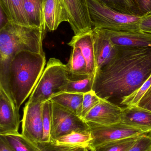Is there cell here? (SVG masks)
<instances>
[{"label": "cell", "mask_w": 151, "mask_h": 151, "mask_svg": "<svg viewBox=\"0 0 151 151\" xmlns=\"http://www.w3.org/2000/svg\"><path fill=\"white\" fill-rule=\"evenodd\" d=\"M140 29L142 32L151 33V14L142 17Z\"/></svg>", "instance_id": "33"}, {"label": "cell", "mask_w": 151, "mask_h": 151, "mask_svg": "<svg viewBox=\"0 0 151 151\" xmlns=\"http://www.w3.org/2000/svg\"><path fill=\"white\" fill-rule=\"evenodd\" d=\"M83 94L62 92L52 97L50 100L82 118Z\"/></svg>", "instance_id": "19"}, {"label": "cell", "mask_w": 151, "mask_h": 151, "mask_svg": "<svg viewBox=\"0 0 151 151\" xmlns=\"http://www.w3.org/2000/svg\"><path fill=\"white\" fill-rule=\"evenodd\" d=\"M122 108L111 101L101 99L100 102L84 118L86 122L103 125H111L121 122Z\"/></svg>", "instance_id": "11"}, {"label": "cell", "mask_w": 151, "mask_h": 151, "mask_svg": "<svg viewBox=\"0 0 151 151\" xmlns=\"http://www.w3.org/2000/svg\"><path fill=\"white\" fill-rule=\"evenodd\" d=\"M101 98L93 90L83 94L82 118L83 119L95 106L100 102Z\"/></svg>", "instance_id": "28"}, {"label": "cell", "mask_w": 151, "mask_h": 151, "mask_svg": "<svg viewBox=\"0 0 151 151\" xmlns=\"http://www.w3.org/2000/svg\"><path fill=\"white\" fill-rule=\"evenodd\" d=\"M1 19H0V28L4 26L6 24L8 23V19L2 10L1 9Z\"/></svg>", "instance_id": "34"}, {"label": "cell", "mask_w": 151, "mask_h": 151, "mask_svg": "<svg viewBox=\"0 0 151 151\" xmlns=\"http://www.w3.org/2000/svg\"><path fill=\"white\" fill-rule=\"evenodd\" d=\"M0 138L13 151H40L36 145L19 133L0 135Z\"/></svg>", "instance_id": "22"}, {"label": "cell", "mask_w": 151, "mask_h": 151, "mask_svg": "<svg viewBox=\"0 0 151 151\" xmlns=\"http://www.w3.org/2000/svg\"><path fill=\"white\" fill-rule=\"evenodd\" d=\"M37 146L40 151H92L89 148L65 147L57 145L52 142H41Z\"/></svg>", "instance_id": "29"}, {"label": "cell", "mask_w": 151, "mask_h": 151, "mask_svg": "<svg viewBox=\"0 0 151 151\" xmlns=\"http://www.w3.org/2000/svg\"><path fill=\"white\" fill-rule=\"evenodd\" d=\"M43 104L27 102L23 110L21 134L37 145L41 142L43 136Z\"/></svg>", "instance_id": "8"}, {"label": "cell", "mask_w": 151, "mask_h": 151, "mask_svg": "<svg viewBox=\"0 0 151 151\" xmlns=\"http://www.w3.org/2000/svg\"><path fill=\"white\" fill-rule=\"evenodd\" d=\"M139 137L110 142L96 147L92 151H127L134 145Z\"/></svg>", "instance_id": "25"}, {"label": "cell", "mask_w": 151, "mask_h": 151, "mask_svg": "<svg viewBox=\"0 0 151 151\" xmlns=\"http://www.w3.org/2000/svg\"><path fill=\"white\" fill-rule=\"evenodd\" d=\"M151 85V76L149 79L132 94L121 99L120 104L126 106H137Z\"/></svg>", "instance_id": "26"}, {"label": "cell", "mask_w": 151, "mask_h": 151, "mask_svg": "<svg viewBox=\"0 0 151 151\" xmlns=\"http://www.w3.org/2000/svg\"><path fill=\"white\" fill-rule=\"evenodd\" d=\"M52 102L51 142L73 131L90 130L83 119L69 110Z\"/></svg>", "instance_id": "7"}, {"label": "cell", "mask_w": 151, "mask_h": 151, "mask_svg": "<svg viewBox=\"0 0 151 151\" xmlns=\"http://www.w3.org/2000/svg\"><path fill=\"white\" fill-rule=\"evenodd\" d=\"M46 31L8 22L0 28V63L21 51L45 55L43 42Z\"/></svg>", "instance_id": "3"}, {"label": "cell", "mask_w": 151, "mask_h": 151, "mask_svg": "<svg viewBox=\"0 0 151 151\" xmlns=\"http://www.w3.org/2000/svg\"><path fill=\"white\" fill-rule=\"evenodd\" d=\"M127 151H151V136L147 134L139 137L134 145Z\"/></svg>", "instance_id": "30"}, {"label": "cell", "mask_w": 151, "mask_h": 151, "mask_svg": "<svg viewBox=\"0 0 151 151\" xmlns=\"http://www.w3.org/2000/svg\"><path fill=\"white\" fill-rule=\"evenodd\" d=\"M92 31L74 35L68 45L72 47H76L80 49L86 60L88 72L90 76L95 77L96 73L95 58Z\"/></svg>", "instance_id": "16"}, {"label": "cell", "mask_w": 151, "mask_h": 151, "mask_svg": "<svg viewBox=\"0 0 151 151\" xmlns=\"http://www.w3.org/2000/svg\"><path fill=\"white\" fill-rule=\"evenodd\" d=\"M42 11L46 31H55L62 22L70 21L64 0H43Z\"/></svg>", "instance_id": "13"}, {"label": "cell", "mask_w": 151, "mask_h": 151, "mask_svg": "<svg viewBox=\"0 0 151 151\" xmlns=\"http://www.w3.org/2000/svg\"><path fill=\"white\" fill-rule=\"evenodd\" d=\"M0 151H13L12 150L3 140L0 138Z\"/></svg>", "instance_id": "35"}, {"label": "cell", "mask_w": 151, "mask_h": 151, "mask_svg": "<svg viewBox=\"0 0 151 151\" xmlns=\"http://www.w3.org/2000/svg\"><path fill=\"white\" fill-rule=\"evenodd\" d=\"M95 77L88 76L83 79L68 80L67 83L63 87L62 92L84 94L93 90Z\"/></svg>", "instance_id": "24"}, {"label": "cell", "mask_w": 151, "mask_h": 151, "mask_svg": "<svg viewBox=\"0 0 151 151\" xmlns=\"http://www.w3.org/2000/svg\"><path fill=\"white\" fill-rule=\"evenodd\" d=\"M139 5L142 17L151 14V0H139Z\"/></svg>", "instance_id": "32"}, {"label": "cell", "mask_w": 151, "mask_h": 151, "mask_svg": "<svg viewBox=\"0 0 151 151\" xmlns=\"http://www.w3.org/2000/svg\"><path fill=\"white\" fill-rule=\"evenodd\" d=\"M92 139V134L89 130L73 131L67 134L62 136L52 142L57 145L65 147L90 148V145Z\"/></svg>", "instance_id": "20"}, {"label": "cell", "mask_w": 151, "mask_h": 151, "mask_svg": "<svg viewBox=\"0 0 151 151\" xmlns=\"http://www.w3.org/2000/svg\"><path fill=\"white\" fill-rule=\"evenodd\" d=\"M137 106L151 112V85Z\"/></svg>", "instance_id": "31"}, {"label": "cell", "mask_w": 151, "mask_h": 151, "mask_svg": "<svg viewBox=\"0 0 151 151\" xmlns=\"http://www.w3.org/2000/svg\"><path fill=\"white\" fill-rule=\"evenodd\" d=\"M111 9L121 13L141 17L139 0H97Z\"/></svg>", "instance_id": "23"}, {"label": "cell", "mask_w": 151, "mask_h": 151, "mask_svg": "<svg viewBox=\"0 0 151 151\" xmlns=\"http://www.w3.org/2000/svg\"><path fill=\"white\" fill-rule=\"evenodd\" d=\"M151 76V48L116 46L112 59L96 73L93 90L101 99L121 101Z\"/></svg>", "instance_id": "1"}, {"label": "cell", "mask_w": 151, "mask_h": 151, "mask_svg": "<svg viewBox=\"0 0 151 151\" xmlns=\"http://www.w3.org/2000/svg\"><path fill=\"white\" fill-rule=\"evenodd\" d=\"M96 63V73L106 65L115 55L116 46L111 42L105 31L93 28L92 31Z\"/></svg>", "instance_id": "12"}, {"label": "cell", "mask_w": 151, "mask_h": 151, "mask_svg": "<svg viewBox=\"0 0 151 151\" xmlns=\"http://www.w3.org/2000/svg\"><path fill=\"white\" fill-rule=\"evenodd\" d=\"M88 3L93 28L117 32L142 31L140 23L142 17L121 13L97 0H88Z\"/></svg>", "instance_id": "4"}, {"label": "cell", "mask_w": 151, "mask_h": 151, "mask_svg": "<svg viewBox=\"0 0 151 151\" xmlns=\"http://www.w3.org/2000/svg\"><path fill=\"white\" fill-rule=\"evenodd\" d=\"M52 102L51 100L43 103V136L42 142H51Z\"/></svg>", "instance_id": "27"}, {"label": "cell", "mask_w": 151, "mask_h": 151, "mask_svg": "<svg viewBox=\"0 0 151 151\" xmlns=\"http://www.w3.org/2000/svg\"><path fill=\"white\" fill-rule=\"evenodd\" d=\"M69 13V23L74 35L93 29L89 10L88 0H64Z\"/></svg>", "instance_id": "9"}, {"label": "cell", "mask_w": 151, "mask_h": 151, "mask_svg": "<svg viewBox=\"0 0 151 151\" xmlns=\"http://www.w3.org/2000/svg\"><path fill=\"white\" fill-rule=\"evenodd\" d=\"M121 122L145 133H151V112L137 106L122 108Z\"/></svg>", "instance_id": "15"}, {"label": "cell", "mask_w": 151, "mask_h": 151, "mask_svg": "<svg viewBox=\"0 0 151 151\" xmlns=\"http://www.w3.org/2000/svg\"><path fill=\"white\" fill-rule=\"evenodd\" d=\"M42 4L43 0H23L29 26L46 29L43 17Z\"/></svg>", "instance_id": "21"}, {"label": "cell", "mask_w": 151, "mask_h": 151, "mask_svg": "<svg viewBox=\"0 0 151 151\" xmlns=\"http://www.w3.org/2000/svg\"><path fill=\"white\" fill-rule=\"evenodd\" d=\"M68 80L69 72L66 65L56 58H50L27 103H44L50 100L52 97L62 92Z\"/></svg>", "instance_id": "5"}, {"label": "cell", "mask_w": 151, "mask_h": 151, "mask_svg": "<svg viewBox=\"0 0 151 151\" xmlns=\"http://www.w3.org/2000/svg\"><path fill=\"white\" fill-rule=\"evenodd\" d=\"M19 110L0 86V135L19 133L20 122Z\"/></svg>", "instance_id": "10"}, {"label": "cell", "mask_w": 151, "mask_h": 151, "mask_svg": "<svg viewBox=\"0 0 151 151\" xmlns=\"http://www.w3.org/2000/svg\"><path fill=\"white\" fill-rule=\"evenodd\" d=\"M87 123L93 138L90 145L92 151L96 147L110 142L149 134L121 122L107 126L93 122Z\"/></svg>", "instance_id": "6"}, {"label": "cell", "mask_w": 151, "mask_h": 151, "mask_svg": "<svg viewBox=\"0 0 151 151\" xmlns=\"http://www.w3.org/2000/svg\"><path fill=\"white\" fill-rule=\"evenodd\" d=\"M0 6L9 22L30 27L24 9L23 0H0Z\"/></svg>", "instance_id": "17"}, {"label": "cell", "mask_w": 151, "mask_h": 151, "mask_svg": "<svg viewBox=\"0 0 151 151\" xmlns=\"http://www.w3.org/2000/svg\"><path fill=\"white\" fill-rule=\"evenodd\" d=\"M104 30L115 46L151 48V33L142 31L117 32Z\"/></svg>", "instance_id": "14"}, {"label": "cell", "mask_w": 151, "mask_h": 151, "mask_svg": "<svg viewBox=\"0 0 151 151\" xmlns=\"http://www.w3.org/2000/svg\"><path fill=\"white\" fill-rule=\"evenodd\" d=\"M46 63L45 54L27 51L0 63V86L19 110L35 88Z\"/></svg>", "instance_id": "2"}, {"label": "cell", "mask_w": 151, "mask_h": 151, "mask_svg": "<svg viewBox=\"0 0 151 151\" xmlns=\"http://www.w3.org/2000/svg\"><path fill=\"white\" fill-rule=\"evenodd\" d=\"M72 48L70 58L66 65L69 72V80H79L90 76L88 72L86 60L80 49L76 47Z\"/></svg>", "instance_id": "18"}]
</instances>
